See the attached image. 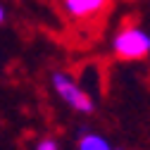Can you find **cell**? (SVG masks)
<instances>
[{"label":"cell","instance_id":"6da1fadb","mask_svg":"<svg viewBox=\"0 0 150 150\" xmlns=\"http://www.w3.org/2000/svg\"><path fill=\"white\" fill-rule=\"evenodd\" d=\"M115 52L122 60H145L150 52V36L138 26H126L115 36Z\"/></svg>","mask_w":150,"mask_h":150},{"label":"cell","instance_id":"7a4b0ae2","mask_svg":"<svg viewBox=\"0 0 150 150\" xmlns=\"http://www.w3.org/2000/svg\"><path fill=\"white\" fill-rule=\"evenodd\" d=\"M52 86H55V91L62 96V100L69 107H74L76 112H83V115H91V112H93L96 105H93L91 96H88L83 88H79V83H74L67 74H62V71L52 74Z\"/></svg>","mask_w":150,"mask_h":150},{"label":"cell","instance_id":"3957f363","mask_svg":"<svg viewBox=\"0 0 150 150\" xmlns=\"http://www.w3.org/2000/svg\"><path fill=\"white\" fill-rule=\"evenodd\" d=\"M62 5L74 19H91L110 5V0H62Z\"/></svg>","mask_w":150,"mask_h":150},{"label":"cell","instance_id":"277c9868","mask_svg":"<svg viewBox=\"0 0 150 150\" xmlns=\"http://www.w3.org/2000/svg\"><path fill=\"white\" fill-rule=\"evenodd\" d=\"M79 150H112V148H110V143H107L103 136H98V134H86V131H83V136H81V141H79Z\"/></svg>","mask_w":150,"mask_h":150},{"label":"cell","instance_id":"5b68a950","mask_svg":"<svg viewBox=\"0 0 150 150\" xmlns=\"http://www.w3.org/2000/svg\"><path fill=\"white\" fill-rule=\"evenodd\" d=\"M36 150H60V148H57V143H55L52 138H43V141H38Z\"/></svg>","mask_w":150,"mask_h":150},{"label":"cell","instance_id":"8992f818","mask_svg":"<svg viewBox=\"0 0 150 150\" xmlns=\"http://www.w3.org/2000/svg\"><path fill=\"white\" fill-rule=\"evenodd\" d=\"M3 22H5V7L0 5V24H3Z\"/></svg>","mask_w":150,"mask_h":150}]
</instances>
